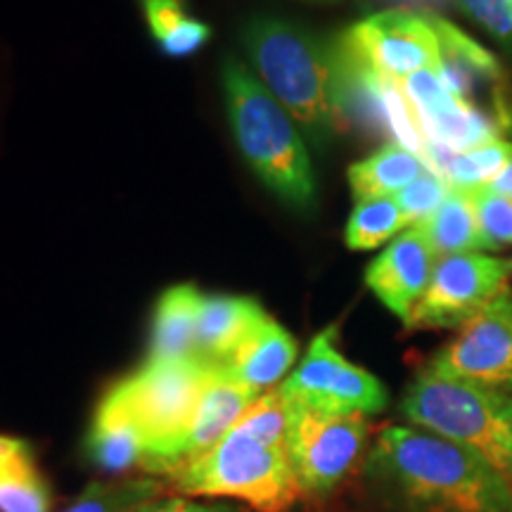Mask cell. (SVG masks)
<instances>
[{"instance_id":"obj_26","label":"cell","mask_w":512,"mask_h":512,"mask_svg":"<svg viewBox=\"0 0 512 512\" xmlns=\"http://www.w3.org/2000/svg\"><path fill=\"white\" fill-rule=\"evenodd\" d=\"M406 226V214L394 197H373V200L356 202L344 230V240L349 249L366 252L396 238Z\"/></svg>"},{"instance_id":"obj_13","label":"cell","mask_w":512,"mask_h":512,"mask_svg":"<svg viewBox=\"0 0 512 512\" xmlns=\"http://www.w3.org/2000/svg\"><path fill=\"white\" fill-rule=\"evenodd\" d=\"M432 27L439 36L441 46V76L451 93L477 107L491 119L498 121L503 133L510 136L512 124V98L508 79H505L503 64L496 60L484 46H479L475 38L465 31L453 27L444 17L430 15Z\"/></svg>"},{"instance_id":"obj_8","label":"cell","mask_w":512,"mask_h":512,"mask_svg":"<svg viewBox=\"0 0 512 512\" xmlns=\"http://www.w3.org/2000/svg\"><path fill=\"white\" fill-rule=\"evenodd\" d=\"M335 60L339 131L356 128L363 136L384 138L422 157L427 138L399 83L366 67L339 43V38L335 41Z\"/></svg>"},{"instance_id":"obj_28","label":"cell","mask_w":512,"mask_h":512,"mask_svg":"<svg viewBox=\"0 0 512 512\" xmlns=\"http://www.w3.org/2000/svg\"><path fill=\"white\" fill-rule=\"evenodd\" d=\"M235 430L245 432L259 444L287 451V430H290V406H287L280 387L268 389L249 403L242 418L235 422Z\"/></svg>"},{"instance_id":"obj_27","label":"cell","mask_w":512,"mask_h":512,"mask_svg":"<svg viewBox=\"0 0 512 512\" xmlns=\"http://www.w3.org/2000/svg\"><path fill=\"white\" fill-rule=\"evenodd\" d=\"M512 164V138H496L472 150L456 152L448 162L444 178L451 188L479 190L486 188L501 171Z\"/></svg>"},{"instance_id":"obj_20","label":"cell","mask_w":512,"mask_h":512,"mask_svg":"<svg viewBox=\"0 0 512 512\" xmlns=\"http://www.w3.org/2000/svg\"><path fill=\"white\" fill-rule=\"evenodd\" d=\"M195 285H174L159 297L150 328L145 363H176L197 358V320L202 306Z\"/></svg>"},{"instance_id":"obj_22","label":"cell","mask_w":512,"mask_h":512,"mask_svg":"<svg viewBox=\"0 0 512 512\" xmlns=\"http://www.w3.org/2000/svg\"><path fill=\"white\" fill-rule=\"evenodd\" d=\"M425 171L427 164L422 157L401 145L384 143L373 155L351 166L347 176L356 202H363L373 197H394Z\"/></svg>"},{"instance_id":"obj_18","label":"cell","mask_w":512,"mask_h":512,"mask_svg":"<svg viewBox=\"0 0 512 512\" xmlns=\"http://www.w3.org/2000/svg\"><path fill=\"white\" fill-rule=\"evenodd\" d=\"M294 361L297 342L278 320L268 316L219 368L261 396L290 373Z\"/></svg>"},{"instance_id":"obj_7","label":"cell","mask_w":512,"mask_h":512,"mask_svg":"<svg viewBox=\"0 0 512 512\" xmlns=\"http://www.w3.org/2000/svg\"><path fill=\"white\" fill-rule=\"evenodd\" d=\"M287 401V399H285ZM290 406L287 456L302 486V494L328 496L366 456L368 415L323 413Z\"/></svg>"},{"instance_id":"obj_15","label":"cell","mask_w":512,"mask_h":512,"mask_svg":"<svg viewBox=\"0 0 512 512\" xmlns=\"http://www.w3.org/2000/svg\"><path fill=\"white\" fill-rule=\"evenodd\" d=\"M439 256L425 233L411 226L366 268V285L380 302L406 323L425 294Z\"/></svg>"},{"instance_id":"obj_35","label":"cell","mask_w":512,"mask_h":512,"mask_svg":"<svg viewBox=\"0 0 512 512\" xmlns=\"http://www.w3.org/2000/svg\"><path fill=\"white\" fill-rule=\"evenodd\" d=\"M510 136H512V124H510Z\"/></svg>"},{"instance_id":"obj_10","label":"cell","mask_w":512,"mask_h":512,"mask_svg":"<svg viewBox=\"0 0 512 512\" xmlns=\"http://www.w3.org/2000/svg\"><path fill=\"white\" fill-rule=\"evenodd\" d=\"M512 259L470 252L439 256L420 302L403 325L406 330H460L505 287H510Z\"/></svg>"},{"instance_id":"obj_21","label":"cell","mask_w":512,"mask_h":512,"mask_svg":"<svg viewBox=\"0 0 512 512\" xmlns=\"http://www.w3.org/2000/svg\"><path fill=\"white\" fill-rule=\"evenodd\" d=\"M53 496L27 441L0 434V512H48Z\"/></svg>"},{"instance_id":"obj_23","label":"cell","mask_w":512,"mask_h":512,"mask_svg":"<svg viewBox=\"0 0 512 512\" xmlns=\"http://www.w3.org/2000/svg\"><path fill=\"white\" fill-rule=\"evenodd\" d=\"M425 233L437 256L470 254L486 249L482 228H479L477 207L470 190L453 188L446 202L418 226Z\"/></svg>"},{"instance_id":"obj_4","label":"cell","mask_w":512,"mask_h":512,"mask_svg":"<svg viewBox=\"0 0 512 512\" xmlns=\"http://www.w3.org/2000/svg\"><path fill=\"white\" fill-rule=\"evenodd\" d=\"M413 427L479 453L512 484V396L420 370L401 399Z\"/></svg>"},{"instance_id":"obj_1","label":"cell","mask_w":512,"mask_h":512,"mask_svg":"<svg viewBox=\"0 0 512 512\" xmlns=\"http://www.w3.org/2000/svg\"><path fill=\"white\" fill-rule=\"evenodd\" d=\"M366 475L403 512H512V484L501 472L472 448L422 427H382Z\"/></svg>"},{"instance_id":"obj_6","label":"cell","mask_w":512,"mask_h":512,"mask_svg":"<svg viewBox=\"0 0 512 512\" xmlns=\"http://www.w3.org/2000/svg\"><path fill=\"white\" fill-rule=\"evenodd\" d=\"M211 368L214 366L200 358L176 363H143V368L112 387L143 434L147 477H171L178 470L183 439L195 418Z\"/></svg>"},{"instance_id":"obj_25","label":"cell","mask_w":512,"mask_h":512,"mask_svg":"<svg viewBox=\"0 0 512 512\" xmlns=\"http://www.w3.org/2000/svg\"><path fill=\"white\" fill-rule=\"evenodd\" d=\"M143 8L147 24L166 55H192L207 43L209 27L185 15L181 0H143Z\"/></svg>"},{"instance_id":"obj_24","label":"cell","mask_w":512,"mask_h":512,"mask_svg":"<svg viewBox=\"0 0 512 512\" xmlns=\"http://www.w3.org/2000/svg\"><path fill=\"white\" fill-rule=\"evenodd\" d=\"M166 494L155 477H128L119 482H93L62 512H143Z\"/></svg>"},{"instance_id":"obj_12","label":"cell","mask_w":512,"mask_h":512,"mask_svg":"<svg viewBox=\"0 0 512 512\" xmlns=\"http://www.w3.org/2000/svg\"><path fill=\"white\" fill-rule=\"evenodd\" d=\"M339 43L373 72L396 83L422 69H441V46L430 12H377L344 31Z\"/></svg>"},{"instance_id":"obj_30","label":"cell","mask_w":512,"mask_h":512,"mask_svg":"<svg viewBox=\"0 0 512 512\" xmlns=\"http://www.w3.org/2000/svg\"><path fill=\"white\" fill-rule=\"evenodd\" d=\"M470 192L477 207V219L486 249L512 245V197L496 195L486 188Z\"/></svg>"},{"instance_id":"obj_31","label":"cell","mask_w":512,"mask_h":512,"mask_svg":"<svg viewBox=\"0 0 512 512\" xmlns=\"http://www.w3.org/2000/svg\"><path fill=\"white\" fill-rule=\"evenodd\" d=\"M456 3L491 36L512 43V0H456Z\"/></svg>"},{"instance_id":"obj_2","label":"cell","mask_w":512,"mask_h":512,"mask_svg":"<svg viewBox=\"0 0 512 512\" xmlns=\"http://www.w3.org/2000/svg\"><path fill=\"white\" fill-rule=\"evenodd\" d=\"M256 74L294 124L316 143L339 131L335 43L278 15H256L242 29Z\"/></svg>"},{"instance_id":"obj_16","label":"cell","mask_w":512,"mask_h":512,"mask_svg":"<svg viewBox=\"0 0 512 512\" xmlns=\"http://www.w3.org/2000/svg\"><path fill=\"white\" fill-rule=\"evenodd\" d=\"M254 399H259V396H256L252 389H247L245 384L233 380L226 370L219 366L211 368L209 380L202 389L200 403H197L195 418H192L190 430L183 439L178 470H183V467L190 465L192 460L202 458L204 453L219 444V441L233 430L235 422L242 418V413L247 411L249 403Z\"/></svg>"},{"instance_id":"obj_11","label":"cell","mask_w":512,"mask_h":512,"mask_svg":"<svg viewBox=\"0 0 512 512\" xmlns=\"http://www.w3.org/2000/svg\"><path fill=\"white\" fill-rule=\"evenodd\" d=\"M427 370L475 387L512 396V290L498 294L458 335L444 344Z\"/></svg>"},{"instance_id":"obj_14","label":"cell","mask_w":512,"mask_h":512,"mask_svg":"<svg viewBox=\"0 0 512 512\" xmlns=\"http://www.w3.org/2000/svg\"><path fill=\"white\" fill-rule=\"evenodd\" d=\"M399 86L411 100L427 140L451 147L453 152H465L503 138L498 121L456 98L439 69H422L403 79Z\"/></svg>"},{"instance_id":"obj_9","label":"cell","mask_w":512,"mask_h":512,"mask_svg":"<svg viewBox=\"0 0 512 512\" xmlns=\"http://www.w3.org/2000/svg\"><path fill=\"white\" fill-rule=\"evenodd\" d=\"M278 387L294 406L323 413L375 415L389 403L387 387L339 351L335 325L311 339L302 363Z\"/></svg>"},{"instance_id":"obj_29","label":"cell","mask_w":512,"mask_h":512,"mask_svg":"<svg viewBox=\"0 0 512 512\" xmlns=\"http://www.w3.org/2000/svg\"><path fill=\"white\" fill-rule=\"evenodd\" d=\"M451 190V183L427 166L425 174L415 178V181L411 185H406L401 192H396L394 200L399 202L401 211L406 214L408 226H420L422 221L430 219L434 211L446 202Z\"/></svg>"},{"instance_id":"obj_33","label":"cell","mask_w":512,"mask_h":512,"mask_svg":"<svg viewBox=\"0 0 512 512\" xmlns=\"http://www.w3.org/2000/svg\"><path fill=\"white\" fill-rule=\"evenodd\" d=\"M486 190L496 192V195L512 197V164L505 171H501V174H498L494 181L486 185Z\"/></svg>"},{"instance_id":"obj_3","label":"cell","mask_w":512,"mask_h":512,"mask_svg":"<svg viewBox=\"0 0 512 512\" xmlns=\"http://www.w3.org/2000/svg\"><path fill=\"white\" fill-rule=\"evenodd\" d=\"M226 112L242 157L259 181L287 207L309 211L316 204V174L302 133L290 112L245 64L223 62Z\"/></svg>"},{"instance_id":"obj_34","label":"cell","mask_w":512,"mask_h":512,"mask_svg":"<svg viewBox=\"0 0 512 512\" xmlns=\"http://www.w3.org/2000/svg\"><path fill=\"white\" fill-rule=\"evenodd\" d=\"M320 3H335V0H320Z\"/></svg>"},{"instance_id":"obj_17","label":"cell","mask_w":512,"mask_h":512,"mask_svg":"<svg viewBox=\"0 0 512 512\" xmlns=\"http://www.w3.org/2000/svg\"><path fill=\"white\" fill-rule=\"evenodd\" d=\"M266 318L264 306L252 297H235V294L202 297L195 356L209 366H223Z\"/></svg>"},{"instance_id":"obj_32","label":"cell","mask_w":512,"mask_h":512,"mask_svg":"<svg viewBox=\"0 0 512 512\" xmlns=\"http://www.w3.org/2000/svg\"><path fill=\"white\" fill-rule=\"evenodd\" d=\"M143 512H242L238 508H230L223 503H200L190 501V498H159L150 503Z\"/></svg>"},{"instance_id":"obj_5","label":"cell","mask_w":512,"mask_h":512,"mask_svg":"<svg viewBox=\"0 0 512 512\" xmlns=\"http://www.w3.org/2000/svg\"><path fill=\"white\" fill-rule=\"evenodd\" d=\"M169 479L183 496L230 498L254 512H287L302 496L287 451L259 444L235 427Z\"/></svg>"},{"instance_id":"obj_19","label":"cell","mask_w":512,"mask_h":512,"mask_svg":"<svg viewBox=\"0 0 512 512\" xmlns=\"http://www.w3.org/2000/svg\"><path fill=\"white\" fill-rule=\"evenodd\" d=\"M88 458L100 470L112 475L140 470L145 472L147 448L136 420L126 411L112 387L102 396L98 411H95L91 432H88Z\"/></svg>"}]
</instances>
